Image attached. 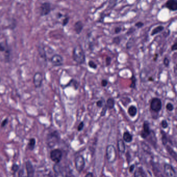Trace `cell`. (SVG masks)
I'll return each mask as SVG.
<instances>
[{
  "label": "cell",
  "instance_id": "b9f144b4",
  "mask_svg": "<svg viewBox=\"0 0 177 177\" xmlns=\"http://www.w3.org/2000/svg\"><path fill=\"white\" fill-rule=\"evenodd\" d=\"M69 21V17H66L64 19L63 21H62V26H67Z\"/></svg>",
  "mask_w": 177,
  "mask_h": 177
},
{
  "label": "cell",
  "instance_id": "cb8c5ba5",
  "mask_svg": "<svg viewBox=\"0 0 177 177\" xmlns=\"http://www.w3.org/2000/svg\"><path fill=\"white\" fill-rule=\"evenodd\" d=\"M130 80H131V84H130V88L133 89H136L137 79L136 77V76L134 75V74H132Z\"/></svg>",
  "mask_w": 177,
  "mask_h": 177
},
{
  "label": "cell",
  "instance_id": "e575fe53",
  "mask_svg": "<svg viewBox=\"0 0 177 177\" xmlns=\"http://www.w3.org/2000/svg\"><path fill=\"white\" fill-rule=\"evenodd\" d=\"M106 66H109L112 63V58L109 57V56H107L106 58Z\"/></svg>",
  "mask_w": 177,
  "mask_h": 177
},
{
  "label": "cell",
  "instance_id": "74e56055",
  "mask_svg": "<svg viewBox=\"0 0 177 177\" xmlns=\"http://www.w3.org/2000/svg\"><path fill=\"white\" fill-rule=\"evenodd\" d=\"M135 26L138 29H140V28H142L144 26V23L141 22V21H139V22L136 23L135 24Z\"/></svg>",
  "mask_w": 177,
  "mask_h": 177
},
{
  "label": "cell",
  "instance_id": "4fadbf2b",
  "mask_svg": "<svg viewBox=\"0 0 177 177\" xmlns=\"http://www.w3.org/2000/svg\"><path fill=\"white\" fill-rule=\"evenodd\" d=\"M26 167L27 171V177H33L34 170L32 164L29 161L26 162Z\"/></svg>",
  "mask_w": 177,
  "mask_h": 177
},
{
  "label": "cell",
  "instance_id": "681fc988",
  "mask_svg": "<svg viewBox=\"0 0 177 177\" xmlns=\"http://www.w3.org/2000/svg\"><path fill=\"white\" fill-rule=\"evenodd\" d=\"M147 81L149 82H154V78L152 77H150L147 79Z\"/></svg>",
  "mask_w": 177,
  "mask_h": 177
},
{
  "label": "cell",
  "instance_id": "d6a6232c",
  "mask_svg": "<svg viewBox=\"0 0 177 177\" xmlns=\"http://www.w3.org/2000/svg\"><path fill=\"white\" fill-rule=\"evenodd\" d=\"M161 126L163 129H166L168 127V123L167 122V120H163L161 122Z\"/></svg>",
  "mask_w": 177,
  "mask_h": 177
},
{
  "label": "cell",
  "instance_id": "4dcf8cb0",
  "mask_svg": "<svg viewBox=\"0 0 177 177\" xmlns=\"http://www.w3.org/2000/svg\"><path fill=\"white\" fill-rule=\"evenodd\" d=\"M102 108V109L101 110V111L100 112V117H104L106 115V114H107V110H108V108H107L106 104H105Z\"/></svg>",
  "mask_w": 177,
  "mask_h": 177
},
{
  "label": "cell",
  "instance_id": "ee69618b",
  "mask_svg": "<svg viewBox=\"0 0 177 177\" xmlns=\"http://www.w3.org/2000/svg\"><path fill=\"white\" fill-rule=\"evenodd\" d=\"M135 168V165H134V164H132V165H130V168H129L130 173H133V170H134Z\"/></svg>",
  "mask_w": 177,
  "mask_h": 177
},
{
  "label": "cell",
  "instance_id": "d4e9b609",
  "mask_svg": "<svg viewBox=\"0 0 177 177\" xmlns=\"http://www.w3.org/2000/svg\"><path fill=\"white\" fill-rule=\"evenodd\" d=\"M135 43V39L133 37H131L128 40L127 43H126V47L127 49H131L133 46L134 45V44Z\"/></svg>",
  "mask_w": 177,
  "mask_h": 177
},
{
  "label": "cell",
  "instance_id": "277c9868",
  "mask_svg": "<svg viewBox=\"0 0 177 177\" xmlns=\"http://www.w3.org/2000/svg\"><path fill=\"white\" fill-rule=\"evenodd\" d=\"M152 132L150 129V124L149 121L145 120L143 122L142 129L140 133V136L142 139H147L149 136Z\"/></svg>",
  "mask_w": 177,
  "mask_h": 177
},
{
  "label": "cell",
  "instance_id": "7c38bea8",
  "mask_svg": "<svg viewBox=\"0 0 177 177\" xmlns=\"http://www.w3.org/2000/svg\"><path fill=\"white\" fill-rule=\"evenodd\" d=\"M50 10H51L50 4L48 3H44L43 4H42L40 8L41 15L42 16L47 15L50 12Z\"/></svg>",
  "mask_w": 177,
  "mask_h": 177
},
{
  "label": "cell",
  "instance_id": "f546056e",
  "mask_svg": "<svg viewBox=\"0 0 177 177\" xmlns=\"http://www.w3.org/2000/svg\"><path fill=\"white\" fill-rule=\"evenodd\" d=\"M88 65L90 68L93 69V70H96L97 68V65L93 60H90L88 61Z\"/></svg>",
  "mask_w": 177,
  "mask_h": 177
},
{
  "label": "cell",
  "instance_id": "484cf974",
  "mask_svg": "<svg viewBox=\"0 0 177 177\" xmlns=\"http://www.w3.org/2000/svg\"><path fill=\"white\" fill-rule=\"evenodd\" d=\"M36 143V139H34V138H31V139L29 140V143H28V149L30 150H31V151L33 150L34 149V147H35Z\"/></svg>",
  "mask_w": 177,
  "mask_h": 177
},
{
  "label": "cell",
  "instance_id": "7a4b0ae2",
  "mask_svg": "<svg viewBox=\"0 0 177 177\" xmlns=\"http://www.w3.org/2000/svg\"><path fill=\"white\" fill-rule=\"evenodd\" d=\"M106 158L109 163H114L117 159V152L113 145H109L106 148Z\"/></svg>",
  "mask_w": 177,
  "mask_h": 177
},
{
  "label": "cell",
  "instance_id": "83f0119b",
  "mask_svg": "<svg viewBox=\"0 0 177 177\" xmlns=\"http://www.w3.org/2000/svg\"><path fill=\"white\" fill-rule=\"evenodd\" d=\"M121 41V37L120 36H116L112 39V43L116 45H119Z\"/></svg>",
  "mask_w": 177,
  "mask_h": 177
},
{
  "label": "cell",
  "instance_id": "4316f807",
  "mask_svg": "<svg viewBox=\"0 0 177 177\" xmlns=\"http://www.w3.org/2000/svg\"><path fill=\"white\" fill-rule=\"evenodd\" d=\"M118 0H109L107 8L112 9L115 7L118 4Z\"/></svg>",
  "mask_w": 177,
  "mask_h": 177
},
{
  "label": "cell",
  "instance_id": "7dc6e473",
  "mask_svg": "<svg viewBox=\"0 0 177 177\" xmlns=\"http://www.w3.org/2000/svg\"><path fill=\"white\" fill-rule=\"evenodd\" d=\"M158 54H154V62H156V61H157V59H158Z\"/></svg>",
  "mask_w": 177,
  "mask_h": 177
},
{
  "label": "cell",
  "instance_id": "52a82bcc",
  "mask_svg": "<svg viewBox=\"0 0 177 177\" xmlns=\"http://www.w3.org/2000/svg\"><path fill=\"white\" fill-rule=\"evenodd\" d=\"M62 156V153L60 150L58 149L52 150L50 153V157L52 161L56 163H59Z\"/></svg>",
  "mask_w": 177,
  "mask_h": 177
},
{
  "label": "cell",
  "instance_id": "816d5d0a",
  "mask_svg": "<svg viewBox=\"0 0 177 177\" xmlns=\"http://www.w3.org/2000/svg\"><path fill=\"white\" fill-rule=\"evenodd\" d=\"M86 1H88V0H86Z\"/></svg>",
  "mask_w": 177,
  "mask_h": 177
},
{
  "label": "cell",
  "instance_id": "8fae6325",
  "mask_svg": "<svg viewBox=\"0 0 177 177\" xmlns=\"http://www.w3.org/2000/svg\"><path fill=\"white\" fill-rule=\"evenodd\" d=\"M165 6L169 10L175 12L177 10V0H168Z\"/></svg>",
  "mask_w": 177,
  "mask_h": 177
},
{
  "label": "cell",
  "instance_id": "ffe728a7",
  "mask_svg": "<svg viewBox=\"0 0 177 177\" xmlns=\"http://www.w3.org/2000/svg\"><path fill=\"white\" fill-rule=\"evenodd\" d=\"M134 177H146L145 173L142 167H138L133 174Z\"/></svg>",
  "mask_w": 177,
  "mask_h": 177
},
{
  "label": "cell",
  "instance_id": "2e32d148",
  "mask_svg": "<svg viewBox=\"0 0 177 177\" xmlns=\"http://www.w3.org/2000/svg\"><path fill=\"white\" fill-rule=\"evenodd\" d=\"M123 140L124 142L127 143H130L133 140V136L128 131H126L124 132L123 135Z\"/></svg>",
  "mask_w": 177,
  "mask_h": 177
},
{
  "label": "cell",
  "instance_id": "f1b7e54d",
  "mask_svg": "<svg viewBox=\"0 0 177 177\" xmlns=\"http://www.w3.org/2000/svg\"><path fill=\"white\" fill-rule=\"evenodd\" d=\"M105 104H106V101L103 98H102L101 100H98L96 102L97 107L99 108L102 107Z\"/></svg>",
  "mask_w": 177,
  "mask_h": 177
},
{
  "label": "cell",
  "instance_id": "bcb514c9",
  "mask_svg": "<svg viewBox=\"0 0 177 177\" xmlns=\"http://www.w3.org/2000/svg\"><path fill=\"white\" fill-rule=\"evenodd\" d=\"M7 123H8V119H5L2 122V124H1L2 127H4L7 124Z\"/></svg>",
  "mask_w": 177,
  "mask_h": 177
},
{
  "label": "cell",
  "instance_id": "60d3db41",
  "mask_svg": "<svg viewBox=\"0 0 177 177\" xmlns=\"http://www.w3.org/2000/svg\"><path fill=\"white\" fill-rule=\"evenodd\" d=\"M121 30L122 29L121 26H116L114 29V33L116 34H119L121 32Z\"/></svg>",
  "mask_w": 177,
  "mask_h": 177
},
{
  "label": "cell",
  "instance_id": "30bf717a",
  "mask_svg": "<svg viewBox=\"0 0 177 177\" xmlns=\"http://www.w3.org/2000/svg\"><path fill=\"white\" fill-rule=\"evenodd\" d=\"M43 75L40 72H36L33 76V84L36 88H40L43 82Z\"/></svg>",
  "mask_w": 177,
  "mask_h": 177
},
{
  "label": "cell",
  "instance_id": "5b68a950",
  "mask_svg": "<svg viewBox=\"0 0 177 177\" xmlns=\"http://www.w3.org/2000/svg\"><path fill=\"white\" fill-rule=\"evenodd\" d=\"M59 134L57 131H54L50 134L47 137L48 145L50 147H53L56 145L59 140Z\"/></svg>",
  "mask_w": 177,
  "mask_h": 177
},
{
  "label": "cell",
  "instance_id": "ba28073f",
  "mask_svg": "<svg viewBox=\"0 0 177 177\" xmlns=\"http://www.w3.org/2000/svg\"><path fill=\"white\" fill-rule=\"evenodd\" d=\"M164 173L167 177H177V173L173 166L169 164H165L164 165Z\"/></svg>",
  "mask_w": 177,
  "mask_h": 177
},
{
  "label": "cell",
  "instance_id": "6da1fadb",
  "mask_svg": "<svg viewBox=\"0 0 177 177\" xmlns=\"http://www.w3.org/2000/svg\"><path fill=\"white\" fill-rule=\"evenodd\" d=\"M72 58L74 61L80 65L85 63V52L81 46H76L72 52Z\"/></svg>",
  "mask_w": 177,
  "mask_h": 177
},
{
  "label": "cell",
  "instance_id": "d590c367",
  "mask_svg": "<svg viewBox=\"0 0 177 177\" xmlns=\"http://www.w3.org/2000/svg\"><path fill=\"white\" fill-rule=\"evenodd\" d=\"M84 126H85L84 122L83 121L81 122L80 123H79V126H78V128H77L78 131H82V130L83 129L84 127Z\"/></svg>",
  "mask_w": 177,
  "mask_h": 177
},
{
  "label": "cell",
  "instance_id": "f6af8a7d",
  "mask_svg": "<svg viewBox=\"0 0 177 177\" xmlns=\"http://www.w3.org/2000/svg\"><path fill=\"white\" fill-rule=\"evenodd\" d=\"M105 17H106V16H104V14H102V16H101L100 17L99 19H98V22H100V23H102V22H104V19Z\"/></svg>",
  "mask_w": 177,
  "mask_h": 177
},
{
  "label": "cell",
  "instance_id": "1f68e13d",
  "mask_svg": "<svg viewBox=\"0 0 177 177\" xmlns=\"http://www.w3.org/2000/svg\"><path fill=\"white\" fill-rule=\"evenodd\" d=\"M166 109L169 111V112H173V110H174V106L173 104L171 103H168L166 105Z\"/></svg>",
  "mask_w": 177,
  "mask_h": 177
},
{
  "label": "cell",
  "instance_id": "7bdbcfd3",
  "mask_svg": "<svg viewBox=\"0 0 177 177\" xmlns=\"http://www.w3.org/2000/svg\"><path fill=\"white\" fill-rule=\"evenodd\" d=\"M177 49V43L176 42L174 44L171 46V51H175Z\"/></svg>",
  "mask_w": 177,
  "mask_h": 177
},
{
  "label": "cell",
  "instance_id": "7402d4cb",
  "mask_svg": "<svg viewBox=\"0 0 177 177\" xmlns=\"http://www.w3.org/2000/svg\"><path fill=\"white\" fill-rule=\"evenodd\" d=\"M161 142L163 145L165 146L167 145L168 142V138L167 137V134L166 133L165 131L161 129Z\"/></svg>",
  "mask_w": 177,
  "mask_h": 177
},
{
  "label": "cell",
  "instance_id": "f35d334b",
  "mask_svg": "<svg viewBox=\"0 0 177 177\" xmlns=\"http://www.w3.org/2000/svg\"><path fill=\"white\" fill-rule=\"evenodd\" d=\"M107 84H108V81L107 79H104L101 81V86L102 87H106L107 86Z\"/></svg>",
  "mask_w": 177,
  "mask_h": 177
},
{
  "label": "cell",
  "instance_id": "8992f818",
  "mask_svg": "<svg viewBox=\"0 0 177 177\" xmlns=\"http://www.w3.org/2000/svg\"><path fill=\"white\" fill-rule=\"evenodd\" d=\"M75 162V167L76 170L81 173L83 170L84 167L85 166V161L83 156L78 155L76 156L74 160Z\"/></svg>",
  "mask_w": 177,
  "mask_h": 177
},
{
  "label": "cell",
  "instance_id": "5bb4252c",
  "mask_svg": "<svg viewBox=\"0 0 177 177\" xmlns=\"http://www.w3.org/2000/svg\"><path fill=\"white\" fill-rule=\"evenodd\" d=\"M83 24L81 20L76 21L74 25V30L76 32V34L78 35H79L81 33V32L83 30Z\"/></svg>",
  "mask_w": 177,
  "mask_h": 177
},
{
  "label": "cell",
  "instance_id": "ac0fdd59",
  "mask_svg": "<svg viewBox=\"0 0 177 177\" xmlns=\"http://www.w3.org/2000/svg\"><path fill=\"white\" fill-rule=\"evenodd\" d=\"M165 147L166 150V151H167V152L168 153L169 155H170L171 157L173 158V159H175V161H177V153H176V152L174 151V150H173L170 145H165Z\"/></svg>",
  "mask_w": 177,
  "mask_h": 177
},
{
  "label": "cell",
  "instance_id": "d6986e66",
  "mask_svg": "<svg viewBox=\"0 0 177 177\" xmlns=\"http://www.w3.org/2000/svg\"><path fill=\"white\" fill-rule=\"evenodd\" d=\"M106 104L108 109H113L115 107L116 101L113 98H108L106 101Z\"/></svg>",
  "mask_w": 177,
  "mask_h": 177
},
{
  "label": "cell",
  "instance_id": "3957f363",
  "mask_svg": "<svg viewBox=\"0 0 177 177\" xmlns=\"http://www.w3.org/2000/svg\"><path fill=\"white\" fill-rule=\"evenodd\" d=\"M150 110L154 113L158 114L162 108V101L158 98H153L150 101Z\"/></svg>",
  "mask_w": 177,
  "mask_h": 177
},
{
  "label": "cell",
  "instance_id": "8d00e7d4",
  "mask_svg": "<svg viewBox=\"0 0 177 177\" xmlns=\"http://www.w3.org/2000/svg\"><path fill=\"white\" fill-rule=\"evenodd\" d=\"M135 31L136 29L133 28V27H131V28H130V29L128 30L126 34L127 35H130L131 34H133V33L135 32Z\"/></svg>",
  "mask_w": 177,
  "mask_h": 177
},
{
  "label": "cell",
  "instance_id": "44dd1931",
  "mask_svg": "<svg viewBox=\"0 0 177 177\" xmlns=\"http://www.w3.org/2000/svg\"><path fill=\"white\" fill-rule=\"evenodd\" d=\"M66 86L67 87H69H69H73L75 90H77L79 88L80 84L76 80L74 79H72L70 80V82H69V83L67 84V85Z\"/></svg>",
  "mask_w": 177,
  "mask_h": 177
},
{
  "label": "cell",
  "instance_id": "9a60e30c",
  "mask_svg": "<svg viewBox=\"0 0 177 177\" xmlns=\"http://www.w3.org/2000/svg\"><path fill=\"white\" fill-rule=\"evenodd\" d=\"M117 145H118V150L120 153H125L126 150L125 143L123 139H120L118 140Z\"/></svg>",
  "mask_w": 177,
  "mask_h": 177
},
{
  "label": "cell",
  "instance_id": "f907efd6",
  "mask_svg": "<svg viewBox=\"0 0 177 177\" xmlns=\"http://www.w3.org/2000/svg\"><path fill=\"white\" fill-rule=\"evenodd\" d=\"M1 78L0 77V82H1Z\"/></svg>",
  "mask_w": 177,
  "mask_h": 177
},
{
  "label": "cell",
  "instance_id": "e0dca14e",
  "mask_svg": "<svg viewBox=\"0 0 177 177\" xmlns=\"http://www.w3.org/2000/svg\"><path fill=\"white\" fill-rule=\"evenodd\" d=\"M138 110L137 107L135 105L130 106L127 110L128 114L130 115V117L133 118L135 117L137 114Z\"/></svg>",
  "mask_w": 177,
  "mask_h": 177
},
{
  "label": "cell",
  "instance_id": "9c48e42d",
  "mask_svg": "<svg viewBox=\"0 0 177 177\" xmlns=\"http://www.w3.org/2000/svg\"><path fill=\"white\" fill-rule=\"evenodd\" d=\"M50 62L55 66H60L64 64V58L61 55L55 54L52 56Z\"/></svg>",
  "mask_w": 177,
  "mask_h": 177
},
{
  "label": "cell",
  "instance_id": "836d02e7",
  "mask_svg": "<svg viewBox=\"0 0 177 177\" xmlns=\"http://www.w3.org/2000/svg\"><path fill=\"white\" fill-rule=\"evenodd\" d=\"M163 64L166 68L169 67V65H170V60L167 57H165L164 59Z\"/></svg>",
  "mask_w": 177,
  "mask_h": 177
},
{
  "label": "cell",
  "instance_id": "603a6c76",
  "mask_svg": "<svg viewBox=\"0 0 177 177\" xmlns=\"http://www.w3.org/2000/svg\"><path fill=\"white\" fill-rule=\"evenodd\" d=\"M164 30V26H158L154 28L151 33V36H154L155 35L158 34Z\"/></svg>",
  "mask_w": 177,
  "mask_h": 177
},
{
  "label": "cell",
  "instance_id": "ab89813d",
  "mask_svg": "<svg viewBox=\"0 0 177 177\" xmlns=\"http://www.w3.org/2000/svg\"><path fill=\"white\" fill-rule=\"evenodd\" d=\"M18 169H19V166L18 165L14 164L12 166V170L14 172V173H15L18 171Z\"/></svg>",
  "mask_w": 177,
  "mask_h": 177
},
{
  "label": "cell",
  "instance_id": "c3c4849f",
  "mask_svg": "<svg viewBox=\"0 0 177 177\" xmlns=\"http://www.w3.org/2000/svg\"><path fill=\"white\" fill-rule=\"evenodd\" d=\"M85 177H94V175H93V173H88L86 175Z\"/></svg>",
  "mask_w": 177,
  "mask_h": 177
}]
</instances>
